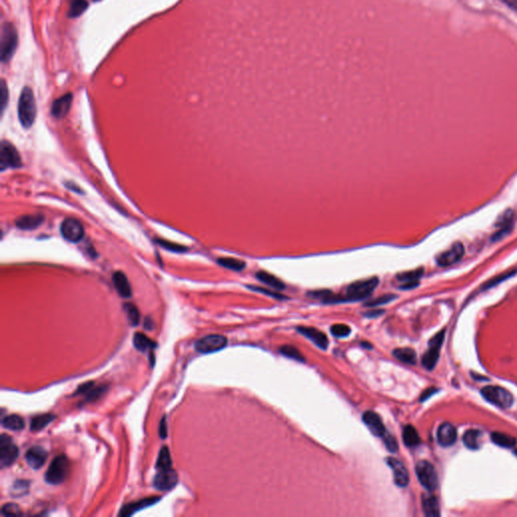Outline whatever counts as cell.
Instances as JSON below:
<instances>
[{"label":"cell","instance_id":"6da1fadb","mask_svg":"<svg viewBox=\"0 0 517 517\" xmlns=\"http://www.w3.org/2000/svg\"><path fill=\"white\" fill-rule=\"evenodd\" d=\"M17 115L21 125L25 129H30L35 121L36 103L30 87H25L21 93L17 105Z\"/></svg>","mask_w":517,"mask_h":517},{"label":"cell","instance_id":"7a4b0ae2","mask_svg":"<svg viewBox=\"0 0 517 517\" xmlns=\"http://www.w3.org/2000/svg\"><path fill=\"white\" fill-rule=\"evenodd\" d=\"M379 284V279L373 277L366 280L356 281L350 284L347 288L346 295L343 296V302L359 301L368 298Z\"/></svg>","mask_w":517,"mask_h":517},{"label":"cell","instance_id":"3957f363","mask_svg":"<svg viewBox=\"0 0 517 517\" xmlns=\"http://www.w3.org/2000/svg\"><path fill=\"white\" fill-rule=\"evenodd\" d=\"M18 36L14 27L11 24H4L1 32V61L2 63H8L14 55L17 48Z\"/></svg>","mask_w":517,"mask_h":517},{"label":"cell","instance_id":"277c9868","mask_svg":"<svg viewBox=\"0 0 517 517\" xmlns=\"http://www.w3.org/2000/svg\"><path fill=\"white\" fill-rule=\"evenodd\" d=\"M69 471L70 464L68 459L63 454H60L56 456L50 464V467L45 475V479L49 484H61L68 477Z\"/></svg>","mask_w":517,"mask_h":517},{"label":"cell","instance_id":"5b68a950","mask_svg":"<svg viewBox=\"0 0 517 517\" xmlns=\"http://www.w3.org/2000/svg\"><path fill=\"white\" fill-rule=\"evenodd\" d=\"M481 394L488 402L500 408H509L514 401L512 394L500 386H485L481 389Z\"/></svg>","mask_w":517,"mask_h":517},{"label":"cell","instance_id":"8992f818","mask_svg":"<svg viewBox=\"0 0 517 517\" xmlns=\"http://www.w3.org/2000/svg\"><path fill=\"white\" fill-rule=\"evenodd\" d=\"M445 336H446V329L441 330L439 333H436L428 343V350L421 359L422 366L427 369V370H432L440 357V353L442 350V346L445 342Z\"/></svg>","mask_w":517,"mask_h":517},{"label":"cell","instance_id":"52a82bcc","mask_svg":"<svg viewBox=\"0 0 517 517\" xmlns=\"http://www.w3.org/2000/svg\"><path fill=\"white\" fill-rule=\"evenodd\" d=\"M415 472L420 484L429 492L438 488L439 479L434 466L428 461H420L415 467Z\"/></svg>","mask_w":517,"mask_h":517},{"label":"cell","instance_id":"ba28073f","mask_svg":"<svg viewBox=\"0 0 517 517\" xmlns=\"http://www.w3.org/2000/svg\"><path fill=\"white\" fill-rule=\"evenodd\" d=\"M23 164L21 155L16 148L7 141H2L0 145V169L4 171L8 168H18Z\"/></svg>","mask_w":517,"mask_h":517},{"label":"cell","instance_id":"9c48e42d","mask_svg":"<svg viewBox=\"0 0 517 517\" xmlns=\"http://www.w3.org/2000/svg\"><path fill=\"white\" fill-rule=\"evenodd\" d=\"M227 340L222 334H209L195 343V349L201 354H210L218 352L226 348Z\"/></svg>","mask_w":517,"mask_h":517},{"label":"cell","instance_id":"30bf717a","mask_svg":"<svg viewBox=\"0 0 517 517\" xmlns=\"http://www.w3.org/2000/svg\"><path fill=\"white\" fill-rule=\"evenodd\" d=\"M18 448L12 442L11 438L2 434L0 438V465L2 468L8 467L14 463L18 456Z\"/></svg>","mask_w":517,"mask_h":517},{"label":"cell","instance_id":"8fae6325","mask_svg":"<svg viewBox=\"0 0 517 517\" xmlns=\"http://www.w3.org/2000/svg\"><path fill=\"white\" fill-rule=\"evenodd\" d=\"M61 234L68 242L78 243L84 237L85 230L79 221L69 217L61 225Z\"/></svg>","mask_w":517,"mask_h":517},{"label":"cell","instance_id":"7c38bea8","mask_svg":"<svg viewBox=\"0 0 517 517\" xmlns=\"http://www.w3.org/2000/svg\"><path fill=\"white\" fill-rule=\"evenodd\" d=\"M465 254V249L462 243H454L452 247L440 254L436 258V263L441 267H449L451 265H453L458 263L461 258H463Z\"/></svg>","mask_w":517,"mask_h":517},{"label":"cell","instance_id":"4fadbf2b","mask_svg":"<svg viewBox=\"0 0 517 517\" xmlns=\"http://www.w3.org/2000/svg\"><path fill=\"white\" fill-rule=\"evenodd\" d=\"M178 482V475L172 469L159 471L154 479V486L160 491H168L173 489Z\"/></svg>","mask_w":517,"mask_h":517},{"label":"cell","instance_id":"5bb4252c","mask_svg":"<svg viewBox=\"0 0 517 517\" xmlns=\"http://www.w3.org/2000/svg\"><path fill=\"white\" fill-rule=\"evenodd\" d=\"M436 439L440 446L445 448L452 447L455 444L458 439L456 428L450 422L441 424L436 432Z\"/></svg>","mask_w":517,"mask_h":517},{"label":"cell","instance_id":"9a60e30c","mask_svg":"<svg viewBox=\"0 0 517 517\" xmlns=\"http://www.w3.org/2000/svg\"><path fill=\"white\" fill-rule=\"evenodd\" d=\"M387 464L393 471L395 484L401 488L406 487L409 483V474L404 464L394 458H388Z\"/></svg>","mask_w":517,"mask_h":517},{"label":"cell","instance_id":"2e32d148","mask_svg":"<svg viewBox=\"0 0 517 517\" xmlns=\"http://www.w3.org/2000/svg\"><path fill=\"white\" fill-rule=\"evenodd\" d=\"M363 421L367 425V427L370 429V431L378 438H383L384 434L386 433L385 425L379 414H377L374 411H366L363 414Z\"/></svg>","mask_w":517,"mask_h":517},{"label":"cell","instance_id":"e0dca14e","mask_svg":"<svg viewBox=\"0 0 517 517\" xmlns=\"http://www.w3.org/2000/svg\"><path fill=\"white\" fill-rule=\"evenodd\" d=\"M297 331L306 336L315 346H317L323 350H325L328 347V339L322 330H319L310 326H299L297 327Z\"/></svg>","mask_w":517,"mask_h":517},{"label":"cell","instance_id":"ac0fdd59","mask_svg":"<svg viewBox=\"0 0 517 517\" xmlns=\"http://www.w3.org/2000/svg\"><path fill=\"white\" fill-rule=\"evenodd\" d=\"M72 101H73V95L71 93H67L63 96L56 99L52 105V109H51L52 115L56 118L65 117L71 108Z\"/></svg>","mask_w":517,"mask_h":517},{"label":"cell","instance_id":"d6986e66","mask_svg":"<svg viewBox=\"0 0 517 517\" xmlns=\"http://www.w3.org/2000/svg\"><path fill=\"white\" fill-rule=\"evenodd\" d=\"M48 458L47 452L41 447H32L26 453V461L28 465L34 470L42 468Z\"/></svg>","mask_w":517,"mask_h":517},{"label":"cell","instance_id":"ffe728a7","mask_svg":"<svg viewBox=\"0 0 517 517\" xmlns=\"http://www.w3.org/2000/svg\"><path fill=\"white\" fill-rule=\"evenodd\" d=\"M112 281L114 284V287L123 298H129L132 294L131 287L129 284L128 277L121 271H116L112 275Z\"/></svg>","mask_w":517,"mask_h":517},{"label":"cell","instance_id":"44dd1931","mask_svg":"<svg viewBox=\"0 0 517 517\" xmlns=\"http://www.w3.org/2000/svg\"><path fill=\"white\" fill-rule=\"evenodd\" d=\"M45 222L43 214H29L23 215L15 221V226L23 230H32L42 226Z\"/></svg>","mask_w":517,"mask_h":517},{"label":"cell","instance_id":"7402d4cb","mask_svg":"<svg viewBox=\"0 0 517 517\" xmlns=\"http://www.w3.org/2000/svg\"><path fill=\"white\" fill-rule=\"evenodd\" d=\"M159 500H160V497H150V498H146V499H143V500L130 503V504H128L127 506H125V507L122 508L120 514L123 515V516H129V515L135 513L136 511H138L141 509H144L146 507L152 506L153 504L157 503Z\"/></svg>","mask_w":517,"mask_h":517},{"label":"cell","instance_id":"603a6c76","mask_svg":"<svg viewBox=\"0 0 517 517\" xmlns=\"http://www.w3.org/2000/svg\"><path fill=\"white\" fill-rule=\"evenodd\" d=\"M422 509L425 516L439 517L441 515L439 501L433 495H426L422 497Z\"/></svg>","mask_w":517,"mask_h":517},{"label":"cell","instance_id":"cb8c5ba5","mask_svg":"<svg viewBox=\"0 0 517 517\" xmlns=\"http://www.w3.org/2000/svg\"><path fill=\"white\" fill-rule=\"evenodd\" d=\"M256 277L260 282L268 285L269 287H272L276 290H283L285 288V284L277 277L274 275L266 272V271H258L256 274Z\"/></svg>","mask_w":517,"mask_h":517},{"label":"cell","instance_id":"d4e9b609","mask_svg":"<svg viewBox=\"0 0 517 517\" xmlns=\"http://www.w3.org/2000/svg\"><path fill=\"white\" fill-rule=\"evenodd\" d=\"M402 439L405 444V446L411 448V447H416L420 444V436L413 425H405L403 428L402 432Z\"/></svg>","mask_w":517,"mask_h":517},{"label":"cell","instance_id":"484cf974","mask_svg":"<svg viewBox=\"0 0 517 517\" xmlns=\"http://www.w3.org/2000/svg\"><path fill=\"white\" fill-rule=\"evenodd\" d=\"M481 431L477 429H469L465 432L463 436V443L466 448L470 450H477L480 448L481 441Z\"/></svg>","mask_w":517,"mask_h":517},{"label":"cell","instance_id":"4316f807","mask_svg":"<svg viewBox=\"0 0 517 517\" xmlns=\"http://www.w3.org/2000/svg\"><path fill=\"white\" fill-rule=\"evenodd\" d=\"M133 346L136 350L141 352H146L148 350H153L157 347V344L154 343L152 340H150L146 334L142 332H136L133 335Z\"/></svg>","mask_w":517,"mask_h":517},{"label":"cell","instance_id":"83f0119b","mask_svg":"<svg viewBox=\"0 0 517 517\" xmlns=\"http://www.w3.org/2000/svg\"><path fill=\"white\" fill-rule=\"evenodd\" d=\"M393 355L402 363L408 365H415L417 361L416 353L410 348H399L393 351Z\"/></svg>","mask_w":517,"mask_h":517},{"label":"cell","instance_id":"f1b7e54d","mask_svg":"<svg viewBox=\"0 0 517 517\" xmlns=\"http://www.w3.org/2000/svg\"><path fill=\"white\" fill-rule=\"evenodd\" d=\"M491 440L495 445H497L501 448L508 449V448H513L516 445V440L513 436L505 434L503 432H497V431L493 432L491 434Z\"/></svg>","mask_w":517,"mask_h":517},{"label":"cell","instance_id":"f546056e","mask_svg":"<svg viewBox=\"0 0 517 517\" xmlns=\"http://www.w3.org/2000/svg\"><path fill=\"white\" fill-rule=\"evenodd\" d=\"M88 7V2L86 0H72L70 3L68 16L71 18L79 17L83 14Z\"/></svg>","mask_w":517,"mask_h":517},{"label":"cell","instance_id":"4dcf8cb0","mask_svg":"<svg viewBox=\"0 0 517 517\" xmlns=\"http://www.w3.org/2000/svg\"><path fill=\"white\" fill-rule=\"evenodd\" d=\"M2 426L10 430H22L25 427V421L19 415L11 414L2 420Z\"/></svg>","mask_w":517,"mask_h":517},{"label":"cell","instance_id":"1f68e13d","mask_svg":"<svg viewBox=\"0 0 517 517\" xmlns=\"http://www.w3.org/2000/svg\"><path fill=\"white\" fill-rule=\"evenodd\" d=\"M217 263L226 269H229L232 271H237V272L243 271L247 267V265L244 261L238 260V258H228V257L218 258Z\"/></svg>","mask_w":517,"mask_h":517},{"label":"cell","instance_id":"d6a6232c","mask_svg":"<svg viewBox=\"0 0 517 517\" xmlns=\"http://www.w3.org/2000/svg\"><path fill=\"white\" fill-rule=\"evenodd\" d=\"M172 468V460H171V454L167 447H163L159 453L157 463H156V469L158 471L162 470H167Z\"/></svg>","mask_w":517,"mask_h":517},{"label":"cell","instance_id":"836d02e7","mask_svg":"<svg viewBox=\"0 0 517 517\" xmlns=\"http://www.w3.org/2000/svg\"><path fill=\"white\" fill-rule=\"evenodd\" d=\"M54 419H55V416L50 413L37 415V416L33 417L31 421V429L33 431L41 430L44 427H46L49 423H51Z\"/></svg>","mask_w":517,"mask_h":517},{"label":"cell","instance_id":"e575fe53","mask_svg":"<svg viewBox=\"0 0 517 517\" xmlns=\"http://www.w3.org/2000/svg\"><path fill=\"white\" fill-rule=\"evenodd\" d=\"M423 275V269L420 268V269H417V270H413V271H409V272H404V273H401V274H398L397 275V279L403 283H406V282H414V281H419L420 278L422 277Z\"/></svg>","mask_w":517,"mask_h":517},{"label":"cell","instance_id":"d590c367","mask_svg":"<svg viewBox=\"0 0 517 517\" xmlns=\"http://www.w3.org/2000/svg\"><path fill=\"white\" fill-rule=\"evenodd\" d=\"M280 353L282 355L287 356V357H290L292 360H295L297 362H300V363H304L305 362V359H304V355H302L300 353V351L295 348V347H292V346H283L281 347L280 349Z\"/></svg>","mask_w":517,"mask_h":517},{"label":"cell","instance_id":"8d00e7d4","mask_svg":"<svg viewBox=\"0 0 517 517\" xmlns=\"http://www.w3.org/2000/svg\"><path fill=\"white\" fill-rule=\"evenodd\" d=\"M124 308H125V311L128 315L130 324L133 326L137 325L140 323V320H141V314H140L137 307L131 303H126L124 305Z\"/></svg>","mask_w":517,"mask_h":517},{"label":"cell","instance_id":"74e56055","mask_svg":"<svg viewBox=\"0 0 517 517\" xmlns=\"http://www.w3.org/2000/svg\"><path fill=\"white\" fill-rule=\"evenodd\" d=\"M515 274H516V271H509V272L503 273V274H501V275H499V276H497V277H495V278L491 279L490 281H488L486 284H484V285L482 286V289H483V290H487V289H489V288H492V287H494L495 285H498V284H500L501 282H503V281H505V280H507V279L511 278V277H512V276H514Z\"/></svg>","mask_w":517,"mask_h":517},{"label":"cell","instance_id":"f35d334b","mask_svg":"<svg viewBox=\"0 0 517 517\" xmlns=\"http://www.w3.org/2000/svg\"><path fill=\"white\" fill-rule=\"evenodd\" d=\"M397 296L394 295V294H386V295H383V296H380L376 299H373L371 301H368L365 306L367 307H378V306H381V305H384V304H387L389 302L393 301L394 299H396Z\"/></svg>","mask_w":517,"mask_h":517},{"label":"cell","instance_id":"ab89813d","mask_svg":"<svg viewBox=\"0 0 517 517\" xmlns=\"http://www.w3.org/2000/svg\"><path fill=\"white\" fill-rule=\"evenodd\" d=\"M332 335L336 337H347L351 334V327L347 324H334L330 327Z\"/></svg>","mask_w":517,"mask_h":517},{"label":"cell","instance_id":"60d3db41","mask_svg":"<svg viewBox=\"0 0 517 517\" xmlns=\"http://www.w3.org/2000/svg\"><path fill=\"white\" fill-rule=\"evenodd\" d=\"M157 243L161 246L162 248H164L166 250H169L171 252H175V253H184V252H186L188 250L184 246H181V245H178V244H174V243H171V242H168V241H165V240H157Z\"/></svg>","mask_w":517,"mask_h":517},{"label":"cell","instance_id":"b9f144b4","mask_svg":"<svg viewBox=\"0 0 517 517\" xmlns=\"http://www.w3.org/2000/svg\"><path fill=\"white\" fill-rule=\"evenodd\" d=\"M7 103H8V88H7L5 80H2L1 81V85H0V109H1V113L4 112V110H5L6 106H7Z\"/></svg>","mask_w":517,"mask_h":517},{"label":"cell","instance_id":"7bdbcfd3","mask_svg":"<svg viewBox=\"0 0 517 517\" xmlns=\"http://www.w3.org/2000/svg\"><path fill=\"white\" fill-rule=\"evenodd\" d=\"M383 441L385 444V447L389 452H396L398 451V443L397 440L390 433H385L383 436Z\"/></svg>","mask_w":517,"mask_h":517},{"label":"cell","instance_id":"ee69618b","mask_svg":"<svg viewBox=\"0 0 517 517\" xmlns=\"http://www.w3.org/2000/svg\"><path fill=\"white\" fill-rule=\"evenodd\" d=\"M251 290L256 291V292H260V293H263L265 295H268V296H271L273 298H276V299H279V300H283V299H286V296L276 292V291L270 290V289H267V288H264V287H258V286H248Z\"/></svg>","mask_w":517,"mask_h":517},{"label":"cell","instance_id":"f6af8a7d","mask_svg":"<svg viewBox=\"0 0 517 517\" xmlns=\"http://www.w3.org/2000/svg\"><path fill=\"white\" fill-rule=\"evenodd\" d=\"M1 512H2L3 515H22L23 514V512H22L21 508L18 507V505L14 504V503H7V504H5L2 507Z\"/></svg>","mask_w":517,"mask_h":517},{"label":"cell","instance_id":"bcb514c9","mask_svg":"<svg viewBox=\"0 0 517 517\" xmlns=\"http://www.w3.org/2000/svg\"><path fill=\"white\" fill-rule=\"evenodd\" d=\"M438 392V389L434 387L427 388L425 391H423V393L420 395V400L421 402L425 401L426 399H428L430 396H432L434 393Z\"/></svg>","mask_w":517,"mask_h":517},{"label":"cell","instance_id":"7dc6e473","mask_svg":"<svg viewBox=\"0 0 517 517\" xmlns=\"http://www.w3.org/2000/svg\"><path fill=\"white\" fill-rule=\"evenodd\" d=\"M385 311L382 310V309H373V310H370V311H367L365 312V316L369 317V319H375V317H379L381 316Z\"/></svg>","mask_w":517,"mask_h":517},{"label":"cell","instance_id":"c3c4849f","mask_svg":"<svg viewBox=\"0 0 517 517\" xmlns=\"http://www.w3.org/2000/svg\"><path fill=\"white\" fill-rule=\"evenodd\" d=\"M159 432H160V436H161L162 439H166V436H167V423H166L165 417L160 422Z\"/></svg>","mask_w":517,"mask_h":517},{"label":"cell","instance_id":"681fc988","mask_svg":"<svg viewBox=\"0 0 517 517\" xmlns=\"http://www.w3.org/2000/svg\"><path fill=\"white\" fill-rule=\"evenodd\" d=\"M420 285V282L419 281H414V282H406V283H403V285H401V289L403 290H410V289H413L415 287H417Z\"/></svg>","mask_w":517,"mask_h":517},{"label":"cell","instance_id":"f907efd6","mask_svg":"<svg viewBox=\"0 0 517 517\" xmlns=\"http://www.w3.org/2000/svg\"><path fill=\"white\" fill-rule=\"evenodd\" d=\"M504 2L509 6L511 7L512 9L516 10L517 11V0H504Z\"/></svg>","mask_w":517,"mask_h":517},{"label":"cell","instance_id":"816d5d0a","mask_svg":"<svg viewBox=\"0 0 517 517\" xmlns=\"http://www.w3.org/2000/svg\"><path fill=\"white\" fill-rule=\"evenodd\" d=\"M362 346H363V347H365V349H372V345H370L369 343H365V342H363V343H362Z\"/></svg>","mask_w":517,"mask_h":517},{"label":"cell","instance_id":"f5cc1de1","mask_svg":"<svg viewBox=\"0 0 517 517\" xmlns=\"http://www.w3.org/2000/svg\"><path fill=\"white\" fill-rule=\"evenodd\" d=\"M514 453H515V455H516V456H517V450H516V451H515V452H514Z\"/></svg>","mask_w":517,"mask_h":517},{"label":"cell","instance_id":"db71d44e","mask_svg":"<svg viewBox=\"0 0 517 517\" xmlns=\"http://www.w3.org/2000/svg\"><path fill=\"white\" fill-rule=\"evenodd\" d=\"M94 1H99V0H94Z\"/></svg>","mask_w":517,"mask_h":517}]
</instances>
